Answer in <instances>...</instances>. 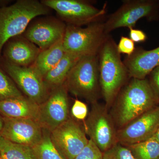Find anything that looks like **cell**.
<instances>
[{
    "label": "cell",
    "instance_id": "6da1fadb",
    "mask_svg": "<svg viewBox=\"0 0 159 159\" xmlns=\"http://www.w3.org/2000/svg\"><path fill=\"white\" fill-rule=\"evenodd\" d=\"M159 105L148 79L130 78L116 97L111 115L118 130Z\"/></svg>",
    "mask_w": 159,
    "mask_h": 159
},
{
    "label": "cell",
    "instance_id": "7a4b0ae2",
    "mask_svg": "<svg viewBox=\"0 0 159 159\" xmlns=\"http://www.w3.org/2000/svg\"><path fill=\"white\" fill-rule=\"evenodd\" d=\"M98 56L101 95L108 110L130 78L117 49V44L110 35L100 48Z\"/></svg>",
    "mask_w": 159,
    "mask_h": 159
},
{
    "label": "cell",
    "instance_id": "3957f363",
    "mask_svg": "<svg viewBox=\"0 0 159 159\" xmlns=\"http://www.w3.org/2000/svg\"><path fill=\"white\" fill-rule=\"evenodd\" d=\"M49 9L36 0H19L0 7V57L8 41L23 33L34 18L48 14Z\"/></svg>",
    "mask_w": 159,
    "mask_h": 159
},
{
    "label": "cell",
    "instance_id": "277c9868",
    "mask_svg": "<svg viewBox=\"0 0 159 159\" xmlns=\"http://www.w3.org/2000/svg\"><path fill=\"white\" fill-rule=\"evenodd\" d=\"M68 93L91 104L102 97L98 55L81 57L73 67L64 83Z\"/></svg>",
    "mask_w": 159,
    "mask_h": 159
},
{
    "label": "cell",
    "instance_id": "5b68a950",
    "mask_svg": "<svg viewBox=\"0 0 159 159\" xmlns=\"http://www.w3.org/2000/svg\"><path fill=\"white\" fill-rule=\"evenodd\" d=\"M110 34L105 31L104 22H96L83 28L66 25L63 46L66 53L80 57L98 55Z\"/></svg>",
    "mask_w": 159,
    "mask_h": 159
},
{
    "label": "cell",
    "instance_id": "8992f818",
    "mask_svg": "<svg viewBox=\"0 0 159 159\" xmlns=\"http://www.w3.org/2000/svg\"><path fill=\"white\" fill-rule=\"evenodd\" d=\"M82 122L86 134L102 152L118 143L116 127L105 105L98 102L91 104L90 111Z\"/></svg>",
    "mask_w": 159,
    "mask_h": 159
},
{
    "label": "cell",
    "instance_id": "52a82bcc",
    "mask_svg": "<svg viewBox=\"0 0 159 159\" xmlns=\"http://www.w3.org/2000/svg\"><path fill=\"white\" fill-rule=\"evenodd\" d=\"M159 2L155 0H125L121 6L104 22L105 31L121 28H134L137 22L143 18L149 21L159 17Z\"/></svg>",
    "mask_w": 159,
    "mask_h": 159
},
{
    "label": "cell",
    "instance_id": "ba28073f",
    "mask_svg": "<svg viewBox=\"0 0 159 159\" xmlns=\"http://www.w3.org/2000/svg\"><path fill=\"white\" fill-rule=\"evenodd\" d=\"M44 6L54 10L61 20L68 25H87L100 21L106 13V3L102 8L83 0H43Z\"/></svg>",
    "mask_w": 159,
    "mask_h": 159
},
{
    "label": "cell",
    "instance_id": "9c48e42d",
    "mask_svg": "<svg viewBox=\"0 0 159 159\" xmlns=\"http://www.w3.org/2000/svg\"><path fill=\"white\" fill-rule=\"evenodd\" d=\"M50 138L64 159H75L89 141L82 126L71 116L51 132Z\"/></svg>",
    "mask_w": 159,
    "mask_h": 159
},
{
    "label": "cell",
    "instance_id": "30bf717a",
    "mask_svg": "<svg viewBox=\"0 0 159 159\" xmlns=\"http://www.w3.org/2000/svg\"><path fill=\"white\" fill-rule=\"evenodd\" d=\"M70 116L68 92L64 84L52 90L39 105L37 121L42 128L51 132Z\"/></svg>",
    "mask_w": 159,
    "mask_h": 159
},
{
    "label": "cell",
    "instance_id": "8fae6325",
    "mask_svg": "<svg viewBox=\"0 0 159 159\" xmlns=\"http://www.w3.org/2000/svg\"><path fill=\"white\" fill-rule=\"evenodd\" d=\"M4 68L6 74L25 94L27 98L38 105L44 102L50 91L43 78L32 66H20L5 61Z\"/></svg>",
    "mask_w": 159,
    "mask_h": 159
},
{
    "label": "cell",
    "instance_id": "7c38bea8",
    "mask_svg": "<svg viewBox=\"0 0 159 159\" xmlns=\"http://www.w3.org/2000/svg\"><path fill=\"white\" fill-rule=\"evenodd\" d=\"M159 127V105L117 130L118 143L126 146L151 139Z\"/></svg>",
    "mask_w": 159,
    "mask_h": 159
},
{
    "label": "cell",
    "instance_id": "4fadbf2b",
    "mask_svg": "<svg viewBox=\"0 0 159 159\" xmlns=\"http://www.w3.org/2000/svg\"><path fill=\"white\" fill-rule=\"evenodd\" d=\"M1 136L11 142L33 147L41 140L43 128L35 119L3 117Z\"/></svg>",
    "mask_w": 159,
    "mask_h": 159
},
{
    "label": "cell",
    "instance_id": "5bb4252c",
    "mask_svg": "<svg viewBox=\"0 0 159 159\" xmlns=\"http://www.w3.org/2000/svg\"><path fill=\"white\" fill-rule=\"evenodd\" d=\"M66 25L61 20L47 19L32 24L25 32V38L41 50L50 48L62 39Z\"/></svg>",
    "mask_w": 159,
    "mask_h": 159
},
{
    "label": "cell",
    "instance_id": "9a60e30c",
    "mask_svg": "<svg viewBox=\"0 0 159 159\" xmlns=\"http://www.w3.org/2000/svg\"><path fill=\"white\" fill-rule=\"evenodd\" d=\"M123 62L129 78L145 79L159 65V46L149 51L139 47L136 48L131 55L125 57Z\"/></svg>",
    "mask_w": 159,
    "mask_h": 159
},
{
    "label": "cell",
    "instance_id": "2e32d148",
    "mask_svg": "<svg viewBox=\"0 0 159 159\" xmlns=\"http://www.w3.org/2000/svg\"><path fill=\"white\" fill-rule=\"evenodd\" d=\"M41 50L26 39H11L3 48L6 61L20 66L32 65Z\"/></svg>",
    "mask_w": 159,
    "mask_h": 159
},
{
    "label": "cell",
    "instance_id": "e0dca14e",
    "mask_svg": "<svg viewBox=\"0 0 159 159\" xmlns=\"http://www.w3.org/2000/svg\"><path fill=\"white\" fill-rule=\"evenodd\" d=\"M39 105L25 96L0 101V114L3 117L37 120Z\"/></svg>",
    "mask_w": 159,
    "mask_h": 159
},
{
    "label": "cell",
    "instance_id": "ac0fdd59",
    "mask_svg": "<svg viewBox=\"0 0 159 159\" xmlns=\"http://www.w3.org/2000/svg\"><path fill=\"white\" fill-rule=\"evenodd\" d=\"M80 57L76 54L66 52L57 65L43 77L44 82L50 92L64 84L70 71Z\"/></svg>",
    "mask_w": 159,
    "mask_h": 159
},
{
    "label": "cell",
    "instance_id": "d6986e66",
    "mask_svg": "<svg viewBox=\"0 0 159 159\" xmlns=\"http://www.w3.org/2000/svg\"><path fill=\"white\" fill-rule=\"evenodd\" d=\"M63 38L48 48L41 50L32 66L43 77L54 68L66 54Z\"/></svg>",
    "mask_w": 159,
    "mask_h": 159
},
{
    "label": "cell",
    "instance_id": "ffe728a7",
    "mask_svg": "<svg viewBox=\"0 0 159 159\" xmlns=\"http://www.w3.org/2000/svg\"><path fill=\"white\" fill-rule=\"evenodd\" d=\"M0 157L3 159H37L32 147L11 142L1 136Z\"/></svg>",
    "mask_w": 159,
    "mask_h": 159
},
{
    "label": "cell",
    "instance_id": "44dd1931",
    "mask_svg": "<svg viewBox=\"0 0 159 159\" xmlns=\"http://www.w3.org/2000/svg\"><path fill=\"white\" fill-rule=\"evenodd\" d=\"M126 147L134 159H159V142L154 137Z\"/></svg>",
    "mask_w": 159,
    "mask_h": 159
},
{
    "label": "cell",
    "instance_id": "7402d4cb",
    "mask_svg": "<svg viewBox=\"0 0 159 159\" xmlns=\"http://www.w3.org/2000/svg\"><path fill=\"white\" fill-rule=\"evenodd\" d=\"M43 133L41 140L32 147L37 159H64L51 142V132L43 129Z\"/></svg>",
    "mask_w": 159,
    "mask_h": 159
},
{
    "label": "cell",
    "instance_id": "603a6c76",
    "mask_svg": "<svg viewBox=\"0 0 159 159\" xmlns=\"http://www.w3.org/2000/svg\"><path fill=\"white\" fill-rule=\"evenodd\" d=\"M23 97L21 92L13 80L0 68V101Z\"/></svg>",
    "mask_w": 159,
    "mask_h": 159
},
{
    "label": "cell",
    "instance_id": "cb8c5ba5",
    "mask_svg": "<svg viewBox=\"0 0 159 159\" xmlns=\"http://www.w3.org/2000/svg\"><path fill=\"white\" fill-rule=\"evenodd\" d=\"M103 153V159H134L129 149L119 143Z\"/></svg>",
    "mask_w": 159,
    "mask_h": 159
},
{
    "label": "cell",
    "instance_id": "d4e9b609",
    "mask_svg": "<svg viewBox=\"0 0 159 159\" xmlns=\"http://www.w3.org/2000/svg\"><path fill=\"white\" fill-rule=\"evenodd\" d=\"M74 159H103V152L92 140Z\"/></svg>",
    "mask_w": 159,
    "mask_h": 159
},
{
    "label": "cell",
    "instance_id": "484cf974",
    "mask_svg": "<svg viewBox=\"0 0 159 159\" xmlns=\"http://www.w3.org/2000/svg\"><path fill=\"white\" fill-rule=\"evenodd\" d=\"M72 117L78 121H84L89 114L88 107L85 103L81 100L76 99L71 107Z\"/></svg>",
    "mask_w": 159,
    "mask_h": 159
},
{
    "label": "cell",
    "instance_id": "4316f807",
    "mask_svg": "<svg viewBox=\"0 0 159 159\" xmlns=\"http://www.w3.org/2000/svg\"><path fill=\"white\" fill-rule=\"evenodd\" d=\"M136 48L135 43L129 38L121 36L119 43L117 44V49L119 53L130 56L134 53Z\"/></svg>",
    "mask_w": 159,
    "mask_h": 159
},
{
    "label": "cell",
    "instance_id": "83f0119b",
    "mask_svg": "<svg viewBox=\"0 0 159 159\" xmlns=\"http://www.w3.org/2000/svg\"><path fill=\"white\" fill-rule=\"evenodd\" d=\"M148 76L151 87L159 99V65L153 69Z\"/></svg>",
    "mask_w": 159,
    "mask_h": 159
},
{
    "label": "cell",
    "instance_id": "f1b7e54d",
    "mask_svg": "<svg viewBox=\"0 0 159 159\" xmlns=\"http://www.w3.org/2000/svg\"><path fill=\"white\" fill-rule=\"evenodd\" d=\"M129 37L134 43H142L147 39L146 34L143 31L134 28L129 29Z\"/></svg>",
    "mask_w": 159,
    "mask_h": 159
},
{
    "label": "cell",
    "instance_id": "f546056e",
    "mask_svg": "<svg viewBox=\"0 0 159 159\" xmlns=\"http://www.w3.org/2000/svg\"><path fill=\"white\" fill-rule=\"evenodd\" d=\"M4 118H3L2 116L0 114V135H1L2 131L3 130V127H4Z\"/></svg>",
    "mask_w": 159,
    "mask_h": 159
},
{
    "label": "cell",
    "instance_id": "4dcf8cb0",
    "mask_svg": "<svg viewBox=\"0 0 159 159\" xmlns=\"http://www.w3.org/2000/svg\"><path fill=\"white\" fill-rule=\"evenodd\" d=\"M9 1H0V7H5L7 6L9 4Z\"/></svg>",
    "mask_w": 159,
    "mask_h": 159
},
{
    "label": "cell",
    "instance_id": "1f68e13d",
    "mask_svg": "<svg viewBox=\"0 0 159 159\" xmlns=\"http://www.w3.org/2000/svg\"><path fill=\"white\" fill-rule=\"evenodd\" d=\"M153 137H154L159 142V128L157 130L156 133L154 135Z\"/></svg>",
    "mask_w": 159,
    "mask_h": 159
},
{
    "label": "cell",
    "instance_id": "d6a6232c",
    "mask_svg": "<svg viewBox=\"0 0 159 159\" xmlns=\"http://www.w3.org/2000/svg\"><path fill=\"white\" fill-rule=\"evenodd\" d=\"M0 159H3L1 157H0Z\"/></svg>",
    "mask_w": 159,
    "mask_h": 159
},
{
    "label": "cell",
    "instance_id": "836d02e7",
    "mask_svg": "<svg viewBox=\"0 0 159 159\" xmlns=\"http://www.w3.org/2000/svg\"></svg>",
    "mask_w": 159,
    "mask_h": 159
}]
</instances>
